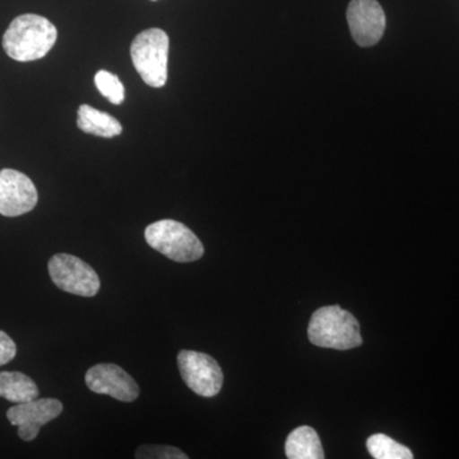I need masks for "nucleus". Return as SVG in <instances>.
<instances>
[{
	"label": "nucleus",
	"mask_w": 459,
	"mask_h": 459,
	"mask_svg": "<svg viewBox=\"0 0 459 459\" xmlns=\"http://www.w3.org/2000/svg\"><path fill=\"white\" fill-rule=\"evenodd\" d=\"M285 451L290 459L325 458L318 434L310 427L295 429L287 437Z\"/></svg>",
	"instance_id": "obj_13"
},
{
	"label": "nucleus",
	"mask_w": 459,
	"mask_h": 459,
	"mask_svg": "<svg viewBox=\"0 0 459 459\" xmlns=\"http://www.w3.org/2000/svg\"><path fill=\"white\" fill-rule=\"evenodd\" d=\"M178 367L190 391L202 397H214L223 385V373L219 362L207 353L183 350L178 355Z\"/></svg>",
	"instance_id": "obj_6"
},
{
	"label": "nucleus",
	"mask_w": 459,
	"mask_h": 459,
	"mask_svg": "<svg viewBox=\"0 0 459 459\" xmlns=\"http://www.w3.org/2000/svg\"><path fill=\"white\" fill-rule=\"evenodd\" d=\"M63 403L56 398H36L18 403L7 411V419L13 427H18V437L25 442H31L40 433L44 425L59 418Z\"/></svg>",
	"instance_id": "obj_9"
},
{
	"label": "nucleus",
	"mask_w": 459,
	"mask_h": 459,
	"mask_svg": "<svg viewBox=\"0 0 459 459\" xmlns=\"http://www.w3.org/2000/svg\"><path fill=\"white\" fill-rule=\"evenodd\" d=\"M353 41L361 48H371L382 40L386 20L377 0H351L346 12Z\"/></svg>",
	"instance_id": "obj_7"
},
{
	"label": "nucleus",
	"mask_w": 459,
	"mask_h": 459,
	"mask_svg": "<svg viewBox=\"0 0 459 459\" xmlns=\"http://www.w3.org/2000/svg\"><path fill=\"white\" fill-rule=\"evenodd\" d=\"M307 336L310 342L323 349L351 350L362 343L358 320L338 305L320 307L313 314Z\"/></svg>",
	"instance_id": "obj_2"
},
{
	"label": "nucleus",
	"mask_w": 459,
	"mask_h": 459,
	"mask_svg": "<svg viewBox=\"0 0 459 459\" xmlns=\"http://www.w3.org/2000/svg\"><path fill=\"white\" fill-rule=\"evenodd\" d=\"M96 87L114 105H120L126 98V90L117 75L107 71H99L95 75Z\"/></svg>",
	"instance_id": "obj_15"
},
{
	"label": "nucleus",
	"mask_w": 459,
	"mask_h": 459,
	"mask_svg": "<svg viewBox=\"0 0 459 459\" xmlns=\"http://www.w3.org/2000/svg\"><path fill=\"white\" fill-rule=\"evenodd\" d=\"M135 458L142 459H186L188 455L180 449L170 446H141L135 452Z\"/></svg>",
	"instance_id": "obj_16"
},
{
	"label": "nucleus",
	"mask_w": 459,
	"mask_h": 459,
	"mask_svg": "<svg viewBox=\"0 0 459 459\" xmlns=\"http://www.w3.org/2000/svg\"><path fill=\"white\" fill-rule=\"evenodd\" d=\"M368 451L376 459H412V452L385 434L371 435L367 442Z\"/></svg>",
	"instance_id": "obj_14"
},
{
	"label": "nucleus",
	"mask_w": 459,
	"mask_h": 459,
	"mask_svg": "<svg viewBox=\"0 0 459 459\" xmlns=\"http://www.w3.org/2000/svg\"><path fill=\"white\" fill-rule=\"evenodd\" d=\"M91 392L107 394L120 402H133L140 395V386L126 370L115 364H98L84 376Z\"/></svg>",
	"instance_id": "obj_10"
},
{
	"label": "nucleus",
	"mask_w": 459,
	"mask_h": 459,
	"mask_svg": "<svg viewBox=\"0 0 459 459\" xmlns=\"http://www.w3.org/2000/svg\"><path fill=\"white\" fill-rule=\"evenodd\" d=\"M17 346L5 332L0 331V367L16 358Z\"/></svg>",
	"instance_id": "obj_17"
},
{
	"label": "nucleus",
	"mask_w": 459,
	"mask_h": 459,
	"mask_svg": "<svg viewBox=\"0 0 459 459\" xmlns=\"http://www.w3.org/2000/svg\"><path fill=\"white\" fill-rule=\"evenodd\" d=\"M57 39L56 27L48 18L27 13L12 21L3 35V49L17 62H33L47 56Z\"/></svg>",
	"instance_id": "obj_1"
},
{
	"label": "nucleus",
	"mask_w": 459,
	"mask_h": 459,
	"mask_svg": "<svg viewBox=\"0 0 459 459\" xmlns=\"http://www.w3.org/2000/svg\"><path fill=\"white\" fill-rule=\"evenodd\" d=\"M168 33L160 29H150L138 33L131 45V57L135 71L143 82L153 89H161L168 81Z\"/></svg>",
	"instance_id": "obj_4"
},
{
	"label": "nucleus",
	"mask_w": 459,
	"mask_h": 459,
	"mask_svg": "<svg viewBox=\"0 0 459 459\" xmlns=\"http://www.w3.org/2000/svg\"><path fill=\"white\" fill-rule=\"evenodd\" d=\"M48 267L54 285L68 294L92 298L101 287L99 274L78 256L59 253L51 256Z\"/></svg>",
	"instance_id": "obj_5"
},
{
	"label": "nucleus",
	"mask_w": 459,
	"mask_h": 459,
	"mask_svg": "<svg viewBox=\"0 0 459 459\" xmlns=\"http://www.w3.org/2000/svg\"><path fill=\"white\" fill-rule=\"evenodd\" d=\"M77 126L87 134L102 138L117 137L123 132L119 120L90 105H81L78 108Z\"/></svg>",
	"instance_id": "obj_11"
},
{
	"label": "nucleus",
	"mask_w": 459,
	"mask_h": 459,
	"mask_svg": "<svg viewBox=\"0 0 459 459\" xmlns=\"http://www.w3.org/2000/svg\"><path fill=\"white\" fill-rule=\"evenodd\" d=\"M39 202L35 184L23 172L13 169L0 171V214L18 217L31 212Z\"/></svg>",
	"instance_id": "obj_8"
},
{
	"label": "nucleus",
	"mask_w": 459,
	"mask_h": 459,
	"mask_svg": "<svg viewBox=\"0 0 459 459\" xmlns=\"http://www.w3.org/2000/svg\"><path fill=\"white\" fill-rule=\"evenodd\" d=\"M144 238L153 250L174 262H195L204 255V244L197 235L175 220L151 223L144 230Z\"/></svg>",
	"instance_id": "obj_3"
},
{
	"label": "nucleus",
	"mask_w": 459,
	"mask_h": 459,
	"mask_svg": "<svg viewBox=\"0 0 459 459\" xmlns=\"http://www.w3.org/2000/svg\"><path fill=\"white\" fill-rule=\"evenodd\" d=\"M38 385L31 377L20 371H2L0 373V397L12 403H26L39 398Z\"/></svg>",
	"instance_id": "obj_12"
}]
</instances>
